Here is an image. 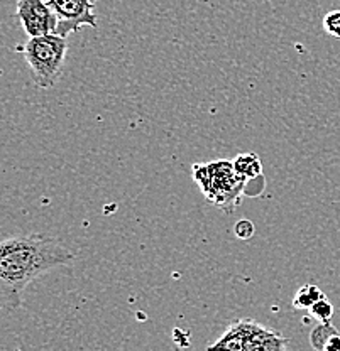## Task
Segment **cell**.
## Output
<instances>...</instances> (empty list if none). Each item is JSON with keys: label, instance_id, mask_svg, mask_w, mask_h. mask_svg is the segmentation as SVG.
Returning a JSON list of instances; mask_svg holds the SVG:
<instances>
[{"label": "cell", "instance_id": "cell-1", "mask_svg": "<svg viewBox=\"0 0 340 351\" xmlns=\"http://www.w3.org/2000/svg\"><path fill=\"white\" fill-rule=\"evenodd\" d=\"M75 254L45 233L16 235L0 243V299L3 309H17L29 284L56 267L71 265Z\"/></svg>", "mask_w": 340, "mask_h": 351}, {"label": "cell", "instance_id": "cell-2", "mask_svg": "<svg viewBox=\"0 0 340 351\" xmlns=\"http://www.w3.org/2000/svg\"><path fill=\"white\" fill-rule=\"evenodd\" d=\"M17 51L23 53L36 86L45 88V90L56 86L63 75L65 60H67V38L56 32L36 36V38H29V41L17 47Z\"/></svg>", "mask_w": 340, "mask_h": 351}, {"label": "cell", "instance_id": "cell-3", "mask_svg": "<svg viewBox=\"0 0 340 351\" xmlns=\"http://www.w3.org/2000/svg\"><path fill=\"white\" fill-rule=\"evenodd\" d=\"M51 9L58 16L56 34L68 38L71 32L82 29V25L97 27L93 0H47Z\"/></svg>", "mask_w": 340, "mask_h": 351}, {"label": "cell", "instance_id": "cell-4", "mask_svg": "<svg viewBox=\"0 0 340 351\" xmlns=\"http://www.w3.org/2000/svg\"><path fill=\"white\" fill-rule=\"evenodd\" d=\"M17 19L29 38L53 34L58 29V16L47 0H17Z\"/></svg>", "mask_w": 340, "mask_h": 351}, {"label": "cell", "instance_id": "cell-5", "mask_svg": "<svg viewBox=\"0 0 340 351\" xmlns=\"http://www.w3.org/2000/svg\"><path fill=\"white\" fill-rule=\"evenodd\" d=\"M261 326V323L252 319H240L236 323L230 324L227 328V331L214 345H210V350H244L246 348L247 341L251 339V336L258 331V328Z\"/></svg>", "mask_w": 340, "mask_h": 351}, {"label": "cell", "instance_id": "cell-6", "mask_svg": "<svg viewBox=\"0 0 340 351\" xmlns=\"http://www.w3.org/2000/svg\"><path fill=\"white\" fill-rule=\"evenodd\" d=\"M290 341L288 338H284L281 332L274 331L266 326H259L258 331L251 336V339L247 341L246 351H274V350H286Z\"/></svg>", "mask_w": 340, "mask_h": 351}, {"label": "cell", "instance_id": "cell-7", "mask_svg": "<svg viewBox=\"0 0 340 351\" xmlns=\"http://www.w3.org/2000/svg\"><path fill=\"white\" fill-rule=\"evenodd\" d=\"M321 298H325V294L321 292V289L315 284H306L302 289H298V292L293 298V307L295 309H305L308 311L310 307L315 304L317 301H320Z\"/></svg>", "mask_w": 340, "mask_h": 351}, {"label": "cell", "instance_id": "cell-8", "mask_svg": "<svg viewBox=\"0 0 340 351\" xmlns=\"http://www.w3.org/2000/svg\"><path fill=\"white\" fill-rule=\"evenodd\" d=\"M337 332L339 331L335 329V326L330 321H321V323L317 324V326L312 329V332H310V345L318 351H324L328 339L334 335H337Z\"/></svg>", "mask_w": 340, "mask_h": 351}, {"label": "cell", "instance_id": "cell-9", "mask_svg": "<svg viewBox=\"0 0 340 351\" xmlns=\"http://www.w3.org/2000/svg\"><path fill=\"white\" fill-rule=\"evenodd\" d=\"M234 167H236L237 174L240 178H256V176L261 174V162H259V157H256L254 154L239 156L234 160Z\"/></svg>", "mask_w": 340, "mask_h": 351}, {"label": "cell", "instance_id": "cell-10", "mask_svg": "<svg viewBox=\"0 0 340 351\" xmlns=\"http://www.w3.org/2000/svg\"><path fill=\"white\" fill-rule=\"evenodd\" d=\"M308 313L315 319H318V323H321V321H330L332 316H334V306L328 302L327 295H325V298H321L320 301H317L315 304L310 307Z\"/></svg>", "mask_w": 340, "mask_h": 351}, {"label": "cell", "instance_id": "cell-11", "mask_svg": "<svg viewBox=\"0 0 340 351\" xmlns=\"http://www.w3.org/2000/svg\"><path fill=\"white\" fill-rule=\"evenodd\" d=\"M324 31L332 38L340 39V10H332L324 17Z\"/></svg>", "mask_w": 340, "mask_h": 351}, {"label": "cell", "instance_id": "cell-12", "mask_svg": "<svg viewBox=\"0 0 340 351\" xmlns=\"http://www.w3.org/2000/svg\"><path fill=\"white\" fill-rule=\"evenodd\" d=\"M234 233H236L237 239L240 240H249L254 237L256 233V226L251 219H239L234 226Z\"/></svg>", "mask_w": 340, "mask_h": 351}, {"label": "cell", "instance_id": "cell-13", "mask_svg": "<svg viewBox=\"0 0 340 351\" xmlns=\"http://www.w3.org/2000/svg\"><path fill=\"white\" fill-rule=\"evenodd\" d=\"M325 350H327V351H340V335H339V332H337V335L332 336L330 339H328Z\"/></svg>", "mask_w": 340, "mask_h": 351}]
</instances>
